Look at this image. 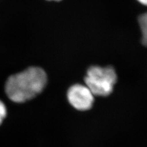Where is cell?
Here are the masks:
<instances>
[{
    "instance_id": "1",
    "label": "cell",
    "mask_w": 147,
    "mask_h": 147,
    "mask_svg": "<svg viewBox=\"0 0 147 147\" xmlns=\"http://www.w3.org/2000/svg\"><path fill=\"white\" fill-rule=\"evenodd\" d=\"M47 77L41 68L31 67L8 78L5 91L8 98L17 103L26 102L42 91Z\"/></svg>"
},
{
    "instance_id": "2",
    "label": "cell",
    "mask_w": 147,
    "mask_h": 147,
    "mask_svg": "<svg viewBox=\"0 0 147 147\" xmlns=\"http://www.w3.org/2000/svg\"><path fill=\"white\" fill-rule=\"evenodd\" d=\"M117 80L116 71L112 66H91L85 77V85L94 96H107L111 94Z\"/></svg>"
},
{
    "instance_id": "3",
    "label": "cell",
    "mask_w": 147,
    "mask_h": 147,
    "mask_svg": "<svg viewBox=\"0 0 147 147\" xmlns=\"http://www.w3.org/2000/svg\"><path fill=\"white\" fill-rule=\"evenodd\" d=\"M86 85L76 84L69 88L67 93L68 101L73 107L80 111L90 109L94 103V97Z\"/></svg>"
},
{
    "instance_id": "4",
    "label": "cell",
    "mask_w": 147,
    "mask_h": 147,
    "mask_svg": "<svg viewBox=\"0 0 147 147\" xmlns=\"http://www.w3.org/2000/svg\"><path fill=\"white\" fill-rule=\"evenodd\" d=\"M138 21L142 31V44L147 47V12L141 14Z\"/></svg>"
},
{
    "instance_id": "5",
    "label": "cell",
    "mask_w": 147,
    "mask_h": 147,
    "mask_svg": "<svg viewBox=\"0 0 147 147\" xmlns=\"http://www.w3.org/2000/svg\"><path fill=\"white\" fill-rule=\"evenodd\" d=\"M7 110L5 105L0 100V115L3 118H4L6 117Z\"/></svg>"
},
{
    "instance_id": "6",
    "label": "cell",
    "mask_w": 147,
    "mask_h": 147,
    "mask_svg": "<svg viewBox=\"0 0 147 147\" xmlns=\"http://www.w3.org/2000/svg\"><path fill=\"white\" fill-rule=\"evenodd\" d=\"M137 1H139L140 4L147 6V0H137Z\"/></svg>"
},
{
    "instance_id": "7",
    "label": "cell",
    "mask_w": 147,
    "mask_h": 147,
    "mask_svg": "<svg viewBox=\"0 0 147 147\" xmlns=\"http://www.w3.org/2000/svg\"><path fill=\"white\" fill-rule=\"evenodd\" d=\"M4 118H2V117L0 115V125H1V123H2V122H3V119Z\"/></svg>"
},
{
    "instance_id": "8",
    "label": "cell",
    "mask_w": 147,
    "mask_h": 147,
    "mask_svg": "<svg viewBox=\"0 0 147 147\" xmlns=\"http://www.w3.org/2000/svg\"><path fill=\"white\" fill-rule=\"evenodd\" d=\"M49 1H61V0H49Z\"/></svg>"
}]
</instances>
